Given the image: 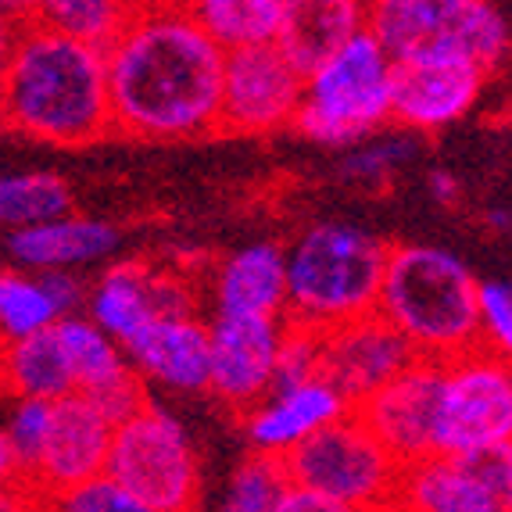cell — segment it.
<instances>
[{
	"mask_svg": "<svg viewBox=\"0 0 512 512\" xmlns=\"http://www.w3.org/2000/svg\"><path fill=\"white\" fill-rule=\"evenodd\" d=\"M419 137L416 129H405V126H394V133H373V137L359 140V144L344 147L341 162H337V176L341 183L348 187H359V190H376L391 183V176L405 169V165L416 162L419 154Z\"/></svg>",
	"mask_w": 512,
	"mask_h": 512,
	"instance_id": "28",
	"label": "cell"
},
{
	"mask_svg": "<svg viewBox=\"0 0 512 512\" xmlns=\"http://www.w3.org/2000/svg\"><path fill=\"white\" fill-rule=\"evenodd\" d=\"M108 473L144 512H187L201 505V462L194 441L180 419L154 402L115 427Z\"/></svg>",
	"mask_w": 512,
	"mask_h": 512,
	"instance_id": "8",
	"label": "cell"
},
{
	"mask_svg": "<svg viewBox=\"0 0 512 512\" xmlns=\"http://www.w3.org/2000/svg\"><path fill=\"white\" fill-rule=\"evenodd\" d=\"M205 294L212 316L287 319V301H291L287 248L273 240H255V244L230 251L208 269Z\"/></svg>",
	"mask_w": 512,
	"mask_h": 512,
	"instance_id": "19",
	"label": "cell"
},
{
	"mask_svg": "<svg viewBox=\"0 0 512 512\" xmlns=\"http://www.w3.org/2000/svg\"><path fill=\"white\" fill-rule=\"evenodd\" d=\"M294 477L287 466V455L273 452H255L244 455L237 462V470L230 473L226 495H222V509L230 512H283L287 495H291Z\"/></svg>",
	"mask_w": 512,
	"mask_h": 512,
	"instance_id": "29",
	"label": "cell"
},
{
	"mask_svg": "<svg viewBox=\"0 0 512 512\" xmlns=\"http://www.w3.org/2000/svg\"><path fill=\"white\" fill-rule=\"evenodd\" d=\"M362 29H369V0H287L276 47L308 76Z\"/></svg>",
	"mask_w": 512,
	"mask_h": 512,
	"instance_id": "21",
	"label": "cell"
},
{
	"mask_svg": "<svg viewBox=\"0 0 512 512\" xmlns=\"http://www.w3.org/2000/svg\"><path fill=\"white\" fill-rule=\"evenodd\" d=\"M487 69L462 54L394 61V126L437 133L466 119L484 94Z\"/></svg>",
	"mask_w": 512,
	"mask_h": 512,
	"instance_id": "13",
	"label": "cell"
},
{
	"mask_svg": "<svg viewBox=\"0 0 512 512\" xmlns=\"http://www.w3.org/2000/svg\"><path fill=\"white\" fill-rule=\"evenodd\" d=\"M115 419L83 391H72L54 402L51 434L43 448L40 470L33 480L36 502L51 505L61 491L76 487L79 480L108 470L111 441H115Z\"/></svg>",
	"mask_w": 512,
	"mask_h": 512,
	"instance_id": "15",
	"label": "cell"
},
{
	"mask_svg": "<svg viewBox=\"0 0 512 512\" xmlns=\"http://www.w3.org/2000/svg\"><path fill=\"white\" fill-rule=\"evenodd\" d=\"M4 126L47 147H90L115 133L108 47L40 18L4 26Z\"/></svg>",
	"mask_w": 512,
	"mask_h": 512,
	"instance_id": "2",
	"label": "cell"
},
{
	"mask_svg": "<svg viewBox=\"0 0 512 512\" xmlns=\"http://www.w3.org/2000/svg\"><path fill=\"white\" fill-rule=\"evenodd\" d=\"M283 512H333V509L326 505L323 495H316V491H308V487L294 484L291 495H287V505H283Z\"/></svg>",
	"mask_w": 512,
	"mask_h": 512,
	"instance_id": "37",
	"label": "cell"
},
{
	"mask_svg": "<svg viewBox=\"0 0 512 512\" xmlns=\"http://www.w3.org/2000/svg\"><path fill=\"white\" fill-rule=\"evenodd\" d=\"M416 359L419 351L409 337L380 312L323 330V376L348 398L351 409H359Z\"/></svg>",
	"mask_w": 512,
	"mask_h": 512,
	"instance_id": "14",
	"label": "cell"
},
{
	"mask_svg": "<svg viewBox=\"0 0 512 512\" xmlns=\"http://www.w3.org/2000/svg\"><path fill=\"white\" fill-rule=\"evenodd\" d=\"M348 412V398L326 376H312L305 384L276 387L248 412H240V434L255 452L291 455L298 444Z\"/></svg>",
	"mask_w": 512,
	"mask_h": 512,
	"instance_id": "18",
	"label": "cell"
},
{
	"mask_svg": "<svg viewBox=\"0 0 512 512\" xmlns=\"http://www.w3.org/2000/svg\"><path fill=\"white\" fill-rule=\"evenodd\" d=\"M126 355L147 384L201 394L212 384V319L201 312L154 316L126 341Z\"/></svg>",
	"mask_w": 512,
	"mask_h": 512,
	"instance_id": "17",
	"label": "cell"
},
{
	"mask_svg": "<svg viewBox=\"0 0 512 512\" xmlns=\"http://www.w3.org/2000/svg\"><path fill=\"white\" fill-rule=\"evenodd\" d=\"M226 54L183 0L137 8L108 43L115 133L180 144L222 129Z\"/></svg>",
	"mask_w": 512,
	"mask_h": 512,
	"instance_id": "1",
	"label": "cell"
},
{
	"mask_svg": "<svg viewBox=\"0 0 512 512\" xmlns=\"http://www.w3.org/2000/svg\"><path fill=\"white\" fill-rule=\"evenodd\" d=\"M4 391L8 398H51V402L76 391V373L58 326L4 341Z\"/></svg>",
	"mask_w": 512,
	"mask_h": 512,
	"instance_id": "23",
	"label": "cell"
},
{
	"mask_svg": "<svg viewBox=\"0 0 512 512\" xmlns=\"http://www.w3.org/2000/svg\"><path fill=\"white\" fill-rule=\"evenodd\" d=\"M498 466H502V480H505V502L512 509V441L498 452Z\"/></svg>",
	"mask_w": 512,
	"mask_h": 512,
	"instance_id": "39",
	"label": "cell"
},
{
	"mask_svg": "<svg viewBox=\"0 0 512 512\" xmlns=\"http://www.w3.org/2000/svg\"><path fill=\"white\" fill-rule=\"evenodd\" d=\"M122 248V233L111 222L90 215H58L51 222L18 226L4 237V251L15 269L47 273V269H86L108 262Z\"/></svg>",
	"mask_w": 512,
	"mask_h": 512,
	"instance_id": "20",
	"label": "cell"
},
{
	"mask_svg": "<svg viewBox=\"0 0 512 512\" xmlns=\"http://www.w3.org/2000/svg\"><path fill=\"white\" fill-rule=\"evenodd\" d=\"M58 323L61 308L47 291L43 276L11 265L8 273L0 276V330H4V341H15V337H26V333L36 330H51Z\"/></svg>",
	"mask_w": 512,
	"mask_h": 512,
	"instance_id": "30",
	"label": "cell"
},
{
	"mask_svg": "<svg viewBox=\"0 0 512 512\" xmlns=\"http://www.w3.org/2000/svg\"><path fill=\"white\" fill-rule=\"evenodd\" d=\"M58 333L65 341V351H69L72 373H76V391L94 394L122 376L137 373V366L126 355V344L119 337H111L90 312L65 316L58 323Z\"/></svg>",
	"mask_w": 512,
	"mask_h": 512,
	"instance_id": "25",
	"label": "cell"
},
{
	"mask_svg": "<svg viewBox=\"0 0 512 512\" xmlns=\"http://www.w3.org/2000/svg\"><path fill=\"white\" fill-rule=\"evenodd\" d=\"M480 312H484V344L512 362V283H480Z\"/></svg>",
	"mask_w": 512,
	"mask_h": 512,
	"instance_id": "34",
	"label": "cell"
},
{
	"mask_svg": "<svg viewBox=\"0 0 512 512\" xmlns=\"http://www.w3.org/2000/svg\"><path fill=\"white\" fill-rule=\"evenodd\" d=\"M51 298L58 301L61 319L76 316V312H86V301H90V283L79 276V269H47L40 273Z\"/></svg>",
	"mask_w": 512,
	"mask_h": 512,
	"instance_id": "35",
	"label": "cell"
},
{
	"mask_svg": "<svg viewBox=\"0 0 512 512\" xmlns=\"http://www.w3.org/2000/svg\"><path fill=\"white\" fill-rule=\"evenodd\" d=\"M183 8L226 47L276 43L287 15V0H183Z\"/></svg>",
	"mask_w": 512,
	"mask_h": 512,
	"instance_id": "26",
	"label": "cell"
},
{
	"mask_svg": "<svg viewBox=\"0 0 512 512\" xmlns=\"http://www.w3.org/2000/svg\"><path fill=\"white\" fill-rule=\"evenodd\" d=\"M394 122V58L373 29L351 36L341 51L305 76L294 129L323 147L359 144Z\"/></svg>",
	"mask_w": 512,
	"mask_h": 512,
	"instance_id": "5",
	"label": "cell"
},
{
	"mask_svg": "<svg viewBox=\"0 0 512 512\" xmlns=\"http://www.w3.org/2000/svg\"><path fill=\"white\" fill-rule=\"evenodd\" d=\"M391 244L341 219L312 222L287 244V319L333 330L380 308Z\"/></svg>",
	"mask_w": 512,
	"mask_h": 512,
	"instance_id": "4",
	"label": "cell"
},
{
	"mask_svg": "<svg viewBox=\"0 0 512 512\" xmlns=\"http://www.w3.org/2000/svg\"><path fill=\"white\" fill-rule=\"evenodd\" d=\"M427 187H430V197H434L437 205L452 208L455 201H459V180H455L452 172L434 169V172L427 176Z\"/></svg>",
	"mask_w": 512,
	"mask_h": 512,
	"instance_id": "36",
	"label": "cell"
},
{
	"mask_svg": "<svg viewBox=\"0 0 512 512\" xmlns=\"http://www.w3.org/2000/svg\"><path fill=\"white\" fill-rule=\"evenodd\" d=\"M305 97V72L276 43H255L226 54L222 129L226 133H276L294 126Z\"/></svg>",
	"mask_w": 512,
	"mask_h": 512,
	"instance_id": "10",
	"label": "cell"
},
{
	"mask_svg": "<svg viewBox=\"0 0 512 512\" xmlns=\"http://www.w3.org/2000/svg\"><path fill=\"white\" fill-rule=\"evenodd\" d=\"M376 312L391 319L423 359L452 362L484 344L480 280L448 248L394 244Z\"/></svg>",
	"mask_w": 512,
	"mask_h": 512,
	"instance_id": "3",
	"label": "cell"
},
{
	"mask_svg": "<svg viewBox=\"0 0 512 512\" xmlns=\"http://www.w3.org/2000/svg\"><path fill=\"white\" fill-rule=\"evenodd\" d=\"M369 29L394 61L462 54L491 72L509 54V26L495 0H369Z\"/></svg>",
	"mask_w": 512,
	"mask_h": 512,
	"instance_id": "7",
	"label": "cell"
},
{
	"mask_svg": "<svg viewBox=\"0 0 512 512\" xmlns=\"http://www.w3.org/2000/svg\"><path fill=\"white\" fill-rule=\"evenodd\" d=\"M133 11L137 8L129 0H36L33 18L61 29V33L79 36V40L108 47L122 33Z\"/></svg>",
	"mask_w": 512,
	"mask_h": 512,
	"instance_id": "31",
	"label": "cell"
},
{
	"mask_svg": "<svg viewBox=\"0 0 512 512\" xmlns=\"http://www.w3.org/2000/svg\"><path fill=\"white\" fill-rule=\"evenodd\" d=\"M0 8H4V26H18L36 15V0H0Z\"/></svg>",
	"mask_w": 512,
	"mask_h": 512,
	"instance_id": "38",
	"label": "cell"
},
{
	"mask_svg": "<svg viewBox=\"0 0 512 512\" xmlns=\"http://www.w3.org/2000/svg\"><path fill=\"white\" fill-rule=\"evenodd\" d=\"M133 8H151V4H165V0H129Z\"/></svg>",
	"mask_w": 512,
	"mask_h": 512,
	"instance_id": "40",
	"label": "cell"
},
{
	"mask_svg": "<svg viewBox=\"0 0 512 512\" xmlns=\"http://www.w3.org/2000/svg\"><path fill=\"white\" fill-rule=\"evenodd\" d=\"M86 312L122 344L144 323L158 316V291H154V265L147 262H111L94 283Z\"/></svg>",
	"mask_w": 512,
	"mask_h": 512,
	"instance_id": "22",
	"label": "cell"
},
{
	"mask_svg": "<svg viewBox=\"0 0 512 512\" xmlns=\"http://www.w3.org/2000/svg\"><path fill=\"white\" fill-rule=\"evenodd\" d=\"M394 509L412 512H498L509 509L498 455L434 452L402 470Z\"/></svg>",
	"mask_w": 512,
	"mask_h": 512,
	"instance_id": "16",
	"label": "cell"
},
{
	"mask_svg": "<svg viewBox=\"0 0 512 512\" xmlns=\"http://www.w3.org/2000/svg\"><path fill=\"white\" fill-rule=\"evenodd\" d=\"M444 369L448 362L419 355L355 409L405 466L441 452Z\"/></svg>",
	"mask_w": 512,
	"mask_h": 512,
	"instance_id": "11",
	"label": "cell"
},
{
	"mask_svg": "<svg viewBox=\"0 0 512 512\" xmlns=\"http://www.w3.org/2000/svg\"><path fill=\"white\" fill-rule=\"evenodd\" d=\"M72 212V190L51 169L4 172L0 180V222L4 230L51 222Z\"/></svg>",
	"mask_w": 512,
	"mask_h": 512,
	"instance_id": "27",
	"label": "cell"
},
{
	"mask_svg": "<svg viewBox=\"0 0 512 512\" xmlns=\"http://www.w3.org/2000/svg\"><path fill=\"white\" fill-rule=\"evenodd\" d=\"M212 319V384L208 394L230 412H248L276 391V369L287 319L208 316Z\"/></svg>",
	"mask_w": 512,
	"mask_h": 512,
	"instance_id": "12",
	"label": "cell"
},
{
	"mask_svg": "<svg viewBox=\"0 0 512 512\" xmlns=\"http://www.w3.org/2000/svg\"><path fill=\"white\" fill-rule=\"evenodd\" d=\"M294 484L326 498L333 512L394 509L405 462L359 412L333 419L287 455Z\"/></svg>",
	"mask_w": 512,
	"mask_h": 512,
	"instance_id": "6",
	"label": "cell"
},
{
	"mask_svg": "<svg viewBox=\"0 0 512 512\" xmlns=\"http://www.w3.org/2000/svg\"><path fill=\"white\" fill-rule=\"evenodd\" d=\"M51 505L69 509V512H144L137 498L129 495L126 487L111 477L108 470L79 480V484L69 487V491H61Z\"/></svg>",
	"mask_w": 512,
	"mask_h": 512,
	"instance_id": "33",
	"label": "cell"
},
{
	"mask_svg": "<svg viewBox=\"0 0 512 512\" xmlns=\"http://www.w3.org/2000/svg\"><path fill=\"white\" fill-rule=\"evenodd\" d=\"M512 441V362L477 344L444 369L441 452L498 455Z\"/></svg>",
	"mask_w": 512,
	"mask_h": 512,
	"instance_id": "9",
	"label": "cell"
},
{
	"mask_svg": "<svg viewBox=\"0 0 512 512\" xmlns=\"http://www.w3.org/2000/svg\"><path fill=\"white\" fill-rule=\"evenodd\" d=\"M312 376H323V330L287 319L280 348V369H276V387L305 384Z\"/></svg>",
	"mask_w": 512,
	"mask_h": 512,
	"instance_id": "32",
	"label": "cell"
},
{
	"mask_svg": "<svg viewBox=\"0 0 512 512\" xmlns=\"http://www.w3.org/2000/svg\"><path fill=\"white\" fill-rule=\"evenodd\" d=\"M51 419V398H11L4 434H0V473H4L8 495H22V505H33V480L47 448Z\"/></svg>",
	"mask_w": 512,
	"mask_h": 512,
	"instance_id": "24",
	"label": "cell"
}]
</instances>
